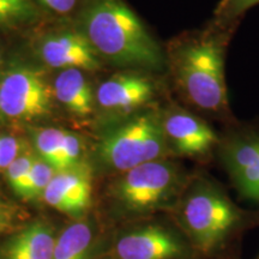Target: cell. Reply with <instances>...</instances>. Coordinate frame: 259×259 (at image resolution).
Returning <instances> with one entry per match:
<instances>
[{
    "instance_id": "6da1fadb",
    "label": "cell",
    "mask_w": 259,
    "mask_h": 259,
    "mask_svg": "<svg viewBox=\"0 0 259 259\" xmlns=\"http://www.w3.org/2000/svg\"><path fill=\"white\" fill-rule=\"evenodd\" d=\"M84 35L97 54L121 66L158 70L161 47L122 0H94L84 14Z\"/></svg>"
},
{
    "instance_id": "7a4b0ae2",
    "label": "cell",
    "mask_w": 259,
    "mask_h": 259,
    "mask_svg": "<svg viewBox=\"0 0 259 259\" xmlns=\"http://www.w3.org/2000/svg\"><path fill=\"white\" fill-rule=\"evenodd\" d=\"M174 77L186 100L197 108L221 113L227 107L225 52L211 36L193 37L173 54Z\"/></svg>"
},
{
    "instance_id": "3957f363",
    "label": "cell",
    "mask_w": 259,
    "mask_h": 259,
    "mask_svg": "<svg viewBox=\"0 0 259 259\" xmlns=\"http://www.w3.org/2000/svg\"><path fill=\"white\" fill-rule=\"evenodd\" d=\"M184 231L203 252H211L240 221L239 209L221 190L198 180L186 191L180 204Z\"/></svg>"
},
{
    "instance_id": "277c9868",
    "label": "cell",
    "mask_w": 259,
    "mask_h": 259,
    "mask_svg": "<svg viewBox=\"0 0 259 259\" xmlns=\"http://www.w3.org/2000/svg\"><path fill=\"white\" fill-rule=\"evenodd\" d=\"M161 116L144 113L107 134L99 145L102 163L111 169L127 171L169 153Z\"/></svg>"
},
{
    "instance_id": "5b68a950",
    "label": "cell",
    "mask_w": 259,
    "mask_h": 259,
    "mask_svg": "<svg viewBox=\"0 0 259 259\" xmlns=\"http://www.w3.org/2000/svg\"><path fill=\"white\" fill-rule=\"evenodd\" d=\"M184 185L183 169L162 158L125 171L115 184L114 194L127 210L143 212L166 205L183 191Z\"/></svg>"
},
{
    "instance_id": "8992f818",
    "label": "cell",
    "mask_w": 259,
    "mask_h": 259,
    "mask_svg": "<svg viewBox=\"0 0 259 259\" xmlns=\"http://www.w3.org/2000/svg\"><path fill=\"white\" fill-rule=\"evenodd\" d=\"M52 92L37 71L18 67L0 78V114L12 120H31L47 115Z\"/></svg>"
},
{
    "instance_id": "52a82bcc",
    "label": "cell",
    "mask_w": 259,
    "mask_h": 259,
    "mask_svg": "<svg viewBox=\"0 0 259 259\" xmlns=\"http://www.w3.org/2000/svg\"><path fill=\"white\" fill-rule=\"evenodd\" d=\"M170 150L181 156L203 157L218 143L213 130L203 119L183 108H170L161 116Z\"/></svg>"
},
{
    "instance_id": "ba28073f",
    "label": "cell",
    "mask_w": 259,
    "mask_h": 259,
    "mask_svg": "<svg viewBox=\"0 0 259 259\" xmlns=\"http://www.w3.org/2000/svg\"><path fill=\"white\" fill-rule=\"evenodd\" d=\"M92 190V170L80 162L69 169L57 170L42 198L61 212L78 215L89 206Z\"/></svg>"
},
{
    "instance_id": "9c48e42d",
    "label": "cell",
    "mask_w": 259,
    "mask_h": 259,
    "mask_svg": "<svg viewBox=\"0 0 259 259\" xmlns=\"http://www.w3.org/2000/svg\"><path fill=\"white\" fill-rule=\"evenodd\" d=\"M222 158L241 197L259 204V136L232 139Z\"/></svg>"
},
{
    "instance_id": "30bf717a",
    "label": "cell",
    "mask_w": 259,
    "mask_h": 259,
    "mask_svg": "<svg viewBox=\"0 0 259 259\" xmlns=\"http://www.w3.org/2000/svg\"><path fill=\"white\" fill-rule=\"evenodd\" d=\"M185 251L179 236L158 226L127 233L115 246L119 259H177Z\"/></svg>"
},
{
    "instance_id": "8fae6325",
    "label": "cell",
    "mask_w": 259,
    "mask_h": 259,
    "mask_svg": "<svg viewBox=\"0 0 259 259\" xmlns=\"http://www.w3.org/2000/svg\"><path fill=\"white\" fill-rule=\"evenodd\" d=\"M40 56L54 69L96 70L100 67L97 53L88 38L79 32H61L42 42Z\"/></svg>"
},
{
    "instance_id": "7c38bea8",
    "label": "cell",
    "mask_w": 259,
    "mask_h": 259,
    "mask_svg": "<svg viewBox=\"0 0 259 259\" xmlns=\"http://www.w3.org/2000/svg\"><path fill=\"white\" fill-rule=\"evenodd\" d=\"M154 94L153 84L138 74H115L101 83L97 103L107 111H131L143 106Z\"/></svg>"
},
{
    "instance_id": "4fadbf2b",
    "label": "cell",
    "mask_w": 259,
    "mask_h": 259,
    "mask_svg": "<svg viewBox=\"0 0 259 259\" xmlns=\"http://www.w3.org/2000/svg\"><path fill=\"white\" fill-rule=\"evenodd\" d=\"M54 245L56 239L50 227L32 223L9 241L4 259H53Z\"/></svg>"
},
{
    "instance_id": "5bb4252c",
    "label": "cell",
    "mask_w": 259,
    "mask_h": 259,
    "mask_svg": "<svg viewBox=\"0 0 259 259\" xmlns=\"http://www.w3.org/2000/svg\"><path fill=\"white\" fill-rule=\"evenodd\" d=\"M54 94L74 114L87 115L93 111V90L80 70H64L54 82Z\"/></svg>"
},
{
    "instance_id": "9a60e30c",
    "label": "cell",
    "mask_w": 259,
    "mask_h": 259,
    "mask_svg": "<svg viewBox=\"0 0 259 259\" xmlns=\"http://www.w3.org/2000/svg\"><path fill=\"white\" fill-rule=\"evenodd\" d=\"M92 240V228L87 223H73L56 240L53 259H88Z\"/></svg>"
},
{
    "instance_id": "2e32d148",
    "label": "cell",
    "mask_w": 259,
    "mask_h": 259,
    "mask_svg": "<svg viewBox=\"0 0 259 259\" xmlns=\"http://www.w3.org/2000/svg\"><path fill=\"white\" fill-rule=\"evenodd\" d=\"M65 134H66L65 130L57 127L42 128L35 134L34 139L38 156L56 168V170H59L61 148H63Z\"/></svg>"
},
{
    "instance_id": "e0dca14e",
    "label": "cell",
    "mask_w": 259,
    "mask_h": 259,
    "mask_svg": "<svg viewBox=\"0 0 259 259\" xmlns=\"http://www.w3.org/2000/svg\"><path fill=\"white\" fill-rule=\"evenodd\" d=\"M56 173V168L51 166L48 162L45 161L40 156H35L30 171H29L28 183L27 187H25L23 199L31 200L44 196L45 190L50 185L52 178L54 177Z\"/></svg>"
},
{
    "instance_id": "ac0fdd59",
    "label": "cell",
    "mask_w": 259,
    "mask_h": 259,
    "mask_svg": "<svg viewBox=\"0 0 259 259\" xmlns=\"http://www.w3.org/2000/svg\"><path fill=\"white\" fill-rule=\"evenodd\" d=\"M35 155H32L30 151H25L21 156L16 158V160L10 164L8 169H6L5 177L8 183L11 186V189L15 191L17 196L23 198L25 187H27L28 177L30 168L34 162Z\"/></svg>"
},
{
    "instance_id": "d6986e66",
    "label": "cell",
    "mask_w": 259,
    "mask_h": 259,
    "mask_svg": "<svg viewBox=\"0 0 259 259\" xmlns=\"http://www.w3.org/2000/svg\"><path fill=\"white\" fill-rule=\"evenodd\" d=\"M36 10L30 0H0V24L12 25L30 21Z\"/></svg>"
},
{
    "instance_id": "ffe728a7",
    "label": "cell",
    "mask_w": 259,
    "mask_h": 259,
    "mask_svg": "<svg viewBox=\"0 0 259 259\" xmlns=\"http://www.w3.org/2000/svg\"><path fill=\"white\" fill-rule=\"evenodd\" d=\"M25 151V144L21 138L0 135V171H5L10 164Z\"/></svg>"
},
{
    "instance_id": "44dd1931",
    "label": "cell",
    "mask_w": 259,
    "mask_h": 259,
    "mask_svg": "<svg viewBox=\"0 0 259 259\" xmlns=\"http://www.w3.org/2000/svg\"><path fill=\"white\" fill-rule=\"evenodd\" d=\"M80 154H82V143H80L79 137L66 131L63 148H61L59 170L69 169V168L80 163Z\"/></svg>"
},
{
    "instance_id": "7402d4cb",
    "label": "cell",
    "mask_w": 259,
    "mask_h": 259,
    "mask_svg": "<svg viewBox=\"0 0 259 259\" xmlns=\"http://www.w3.org/2000/svg\"><path fill=\"white\" fill-rule=\"evenodd\" d=\"M258 3L259 0H222L216 11V17L220 21H231Z\"/></svg>"
},
{
    "instance_id": "603a6c76",
    "label": "cell",
    "mask_w": 259,
    "mask_h": 259,
    "mask_svg": "<svg viewBox=\"0 0 259 259\" xmlns=\"http://www.w3.org/2000/svg\"><path fill=\"white\" fill-rule=\"evenodd\" d=\"M44 5L59 14H67L74 8L77 0H40Z\"/></svg>"
},
{
    "instance_id": "cb8c5ba5",
    "label": "cell",
    "mask_w": 259,
    "mask_h": 259,
    "mask_svg": "<svg viewBox=\"0 0 259 259\" xmlns=\"http://www.w3.org/2000/svg\"><path fill=\"white\" fill-rule=\"evenodd\" d=\"M12 222V213L9 206L0 204V233L5 232Z\"/></svg>"
},
{
    "instance_id": "d4e9b609",
    "label": "cell",
    "mask_w": 259,
    "mask_h": 259,
    "mask_svg": "<svg viewBox=\"0 0 259 259\" xmlns=\"http://www.w3.org/2000/svg\"><path fill=\"white\" fill-rule=\"evenodd\" d=\"M0 65H2V52H0Z\"/></svg>"
}]
</instances>
